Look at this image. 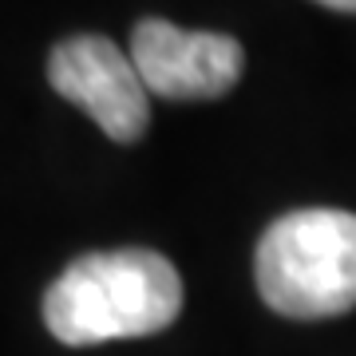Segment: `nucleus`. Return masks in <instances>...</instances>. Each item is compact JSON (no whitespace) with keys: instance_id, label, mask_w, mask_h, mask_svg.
<instances>
[{"instance_id":"f257e3e1","label":"nucleus","mask_w":356,"mask_h":356,"mask_svg":"<svg viewBox=\"0 0 356 356\" xmlns=\"http://www.w3.org/2000/svg\"><path fill=\"white\" fill-rule=\"evenodd\" d=\"M178 309L182 277L154 250L83 254L44 293L51 337L72 348L163 332Z\"/></svg>"},{"instance_id":"f03ea898","label":"nucleus","mask_w":356,"mask_h":356,"mask_svg":"<svg viewBox=\"0 0 356 356\" xmlns=\"http://www.w3.org/2000/svg\"><path fill=\"white\" fill-rule=\"evenodd\" d=\"M257 289L293 321H325L356 309V214L293 210L257 242Z\"/></svg>"},{"instance_id":"7ed1b4c3","label":"nucleus","mask_w":356,"mask_h":356,"mask_svg":"<svg viewBox=\"0 0 356 356\" xmlns=\"http://www.w3.org/2000/svg\"><path fill=\"white\" fill-rule=\"evenodd\" d=\"M48 83L115 143H139L151 123V91L139 67L107 36H67L48 56Z\"/></svg>"},{"instance_id":"20e7f679","label":"nucleus","mask_w":356,"mask_h":356,"mask_svg":"<svg viewBox=\"0 0 356 356\" xmlns=\"http://www.w3.org/2000/svg\"><path fill=\"white\" fill-rule=\"evenodd\" d=\"M131 60L151 95L163 99H218L245 67V51L222 32H186L170 20H139L131 32Z\"/></svg>"},{"instance_id":"39448f33","label":"nucleus","mask_w":356,"mask_h":356,"mask_svg":"<svg viewBox=\"0 0 356 356\" xmlns=\"http://www.w3.org/2000/svg\"><path fill=\"white\" fill-rule=\"evenodd\" d=\"M325 8H337V13H356V0H317Z\"/></svg>"}]
</instances>
